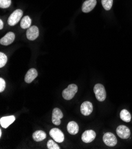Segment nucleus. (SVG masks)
I'll use <instances>...</instances> for the list:
<instances>
[{
  "label": "nucleus",
  "instance_id": "9",
  "mask_svg": "<svg viewBox=\"0 0 132 149\" xmlns=\"http://www.w3.org/2000/svg\"><path fill=\"white\" fill-rule=\"evenodd\" d=\"M39 35V31L37 26H33L29 27L26 32V36L30 40H34L37 39Z\"/></svg>",
  "mask_w": 132,
  "mask_h": 149
},
{
  "label": "nucleus",
  "instance_id": "2",
  "mask_svg": "<svg viewBox=\"0 0 132 149\" xmlns=\"http://www.w3.org/2000/svg\"><path fill=\"white\" fill-rule=\"evenodd\" d=\"M94 92L97 99L100 102H103L106 98V92L103 85L97 84L94 87Z\"/></svg>",
  "mask_w": 132,
  "mask_h": 149
},
{
  "label": "nucleus",
  "instance_id": "14",
  "mask_svg": "<svg viewBox=\"0 0 132 149\" xmlns=\"http://www.w3.org/2000/svg\"><path fill=\"white\" fill-rule=\"evenodd\" d=\"M15 116L13 115L4 116L0 119V124L4 128H7L15 121Z\"/></svg>",
  "mask_w": 132,
  "mask_h": 149
},
{
  "label": "nucleus",
  "instance_id": "22",
  "mask_svg": "<svg viewBox=\"0 0 132 149\" xmlns=\"http://www.w3.org/2000/svg\"><path fill=\"white\" fill-rule=\"evenodd\" d=\"M11 4V0H0V7L1 8H7Z\"/></svg>",
  "mask_w": 132,
  "mask_h": 149
},
{
  "label": "nucleus",
  "instance_id": "6",
  "mask_svg": "<svg viewBox=\"0 0 132 149\" xmlns=\"http://www.w3.org/2000/svg\"><path fill=\"white\" fill-rule=\"evenodd\" d=\"M64 116L63 113L61 110L59 108H54L52 112V121L53 124L56 125H60L61 123V119H62Z\"/></svg>",
  "mask_w": 132,
  "mask_h": 149
},
{
  "label": "nucleus",
  "instance_id": "19",
  "mask_svg": "<svg viewBox=\"0 0 132 149\" xmlns=\"http://www.w3.org/2000/svg\"><path fill=\"white\" fill-rule=\"evenodd\" d=\"M102 6L106 10H110L113 6V0H102Z\"/></svg>",
  "mask_w": 132,
  "mask_h": 149
},
{
  "label": "nucleus",
  "instance_id": "25",
  "mask_svg": "<svg viewBox=\"0 0 132 149\" xmlns=\"http://www.w3.org/2000/svg\"><path fill=\"white\" fill-rule=\"evenodd\" d=\"M2 136V131H1V130H0V137H1Z\"/></svg>",
  "mask_w": 132,
  "mask_h": 149
},
{
  "label": "nucleus",
  "instance_id": "15",
  "mask_svg": "<svg viewBox=\"0 0 132 149\" xmlns=\"http://www.w3.org/2000/svg\"><path fill=\"white\" fill-rule=\"evenodd\" d=\"M67 130L72 135H75L79 131V127L75 121H70L68 124Z\"/></svg>",
  "mask_w": 132,
  "mask_h": 149
},
{
  "label": "nucleus",
  "instance_id": "1",
  "mask_svg": "<svg viewBox=\"0 0 132 149\" xmlns=\"http://www.w3.org/2000/svg\"><path fill=\"white\" fill-rule=\"evenodd\" d=\"M78 92V86L75 84H71L62 92L63 97L67 100L72 99Z\"/></svg>",
  "mask_w": 132,
  "mask_h": 149
},
{
  "label": "nucleus",
  "instance_id": "11",
  "mask_svg": "<svg viewBox=\"0 0 132 149\" xmlns=\"http://www.w3.org/2000/svg\"><path fill=\"white\" fill-rule=\"evenodd\" d=\"M96 4V0H86L82 4V11L84 13H89L94 9Z\"/></svg>",
  "mask_w": 132,
  "mask_h": 149
},
{
  "label": "nucleus",
  "instance_id": "18",
  "mask_svg": "<svg viewBox=\"0 0 132 149\" xmlns=\"http://www.w3.org/2000/svg\"><path fill=\"white\" fill-rule=\"evenodd\" d=\"M120 118L122 120L126 123H129L131 121V115L130 113V112L126 110V109H123L121 112H120Z\"/></svg>",
  "mask_w": 132,
  "mask_h": 149
},
{
  "label": "nucleus",
  "instance_id": "10",
  "mask_svg": "<svg viewBox=\"0 0 132 149\" xmlns=\"http://www.w3.org/2000/svg\"><path fill=\"white\" fill-rule=\"evenodd\" d=\"M93 110V104L89 101H85L82 103L81 106V112L84 116L90 115Z\"/></svg>",
  "mask_w": 132,
  "mask_h": 149
},
{
  "label": "nucleus",
  "instance_id": "12",
  "mask_svg": "<svg viewBox=\"0 0 132 149\" xmlns=\"http://www.w3.org/2000/svg\"><path fill=\"white\" fill-rule=\"evenodd\" d=\"M37 70L35 68H31L27 72L24 80L27 83H30L37 77Z\"/></svg>",
  "mask_w": 132,
  "mask_h": 149
},
{
  "label": "nucleus",
  "instance_id": "8",
  "mask_svg": "<svg viewBox=\"0 0 132 149\" xmlns=\"http://www.w3.org/2000/svg\"><path fill=\"white\" fill-rule=\"evenodd\" d=\"M95 132L92 130L85 131L82 135V140L85 143H90L95 139Z\"/></svg>",
  "mask_w": 132,
  "mask_h": 149
},
{
  "label": "nucleus",
  "instance_id": "20",
  "mask_svg": "<svg viewBox=\"0 0 132 149\" xmlns=\"http://www.w3.org/2000/svg\"><path fill=\"white\" fill-rule=\"evenodd\" d=\"M7 62V56L3 52L0 53V67H3Z\"/></svg>",
  "mask_w": 132,
  "mask_h": 149
},
{
  "label": "nucleus",
  "instance_id": "3",
  "mask_svg": "<svg viewBox=\"0 0 132 149\" xmlns=\"http://www.w3.org/2000/svg\"><path fill=\"white\" fill-rule=\"evenodd\" d=\"M23 12L20 9H17L14 11L9 17L8 19V24L11 26L16 25L21 19L23 16Z\"/></svg>",
  "mask_w": 132,
  "mask_h": 149
},
{
  "label": "nucleus",
  "instance_id": "13",
  "mask_svg": "<svg viewBox=\"0 0 132 149\" xmlns=\"http://www.w3.org/2000/svg\"><path fill=\"white\" fill-rule=\"evenodd\" d=\"M14 39H15V35H14V33L13 32H8L1 39L0 43L3 45L7 46L13 42Z\"/></svg>",
  "mask_w": 132,
  "mask_h": 149
},
{
  "label": "nucleus",
  "instance_id": "5",
  "mask_svg": "<svg viewBox=\"0 0 132 149\" xmlns=\"http://www.w3.org/2000/svg\"><path fill=\"white\" fill-rule=\"evenodd\" d=\"M104 143L109 147H114L117 143V140L115 136L111 132H107L103 136Z\"/></svg>",
  "mask_w": 132,
  "mask_h": 149
},
{
  "label": "nucleus",
  "instance_id": "17",
  "mask_svg": "<svg viewBox=\"0 0 132 149\" xmlns=\"http://www.w3.org/2000/svg\"><path fill=\"white\" fill-rule=\"evenodd\" d=\"M32 23V20L30 18V17L26 16H24L23 19L21 20L20 23V26L22 29H28L30 27Z\"/></svg>",
  "mask_w": 132,
  "mask_h": 149
},
{
  "label": "nucleus",
  "instance_id": "16",
  "mask_svg": "<svg viewBox=\"0 0 132 149\" xmlns=\"http://www.w3.org/2000/svg\"><path fill=\"white\" fill-rule=\"evenodd\" d=\"M46 138V134L41 130L36 131L33 134V139L35 141L37 142L45 140Z\"/></svg>",
  "mask_w": 132,
  "mask_h": 149
},
{
  "label": "nucleus",
  "instance_id": "24",
  "mask_svg": "<svg viewBox=\"0 0 132 149\" xmlns=\"http://www.w3.org/2000/svg\"><path fill=\"white\" fill-rule=\"evenodd\" d=\"M3 27H4V23L2 21V20H0V29H1V30L3 29Z\"/></svg>",
  "mask_w": 132,
  "mask_h": 149
},
{
  "label": "nucleus",
  "instance_id": "4",
  "mask_svg": "<svg viewBox=\"0 0 132 149\" xmlns=\"http://www.w3.org/2000/svg\"><path fill=\"white\" fill-rule=\"evenodd\" d=\"M50 137L57 143H62L64 141V133L58 128H52L49 132Z\"/></svg>",
  "mask_w": 132,
  "mask_h": 149
},
{
  "label": "nucleus",
  "instance_id": "21",
  "mask_svg": "<svg viewBox=\"0 0 132 149\" xmlns=\"http://www.w3.org/2000/svg\"><path fill=\"white\" fill-rule=\"evenodd\" d=\"M47 147L49 149H60L61 148L55 142H54L52 140H50L48 141L47 143Z\"/></svg>",
  "mask_w": 132,
  "mask_h": 149
},
{
  "label": "nucleus",
  "instance_id": "7",
  "mask_svg": "<svg viewBox=\"0 0 132 149\" xmlns=\"http://www.w3.org/2000/svg\"><path fill=\"white\" fill-rule=\"evenodd\" d=\"M117 135L122 139H127L130 136V131L128 127L125 125H120L116 130Z\"/></svg>",
  "mask_w": 132,
  "mask_h": 149
},
{
  "label": "nucleus",
  "instance_id": "23",
  "mask_svg": "<svg viewBox=\"0 0 132 149\" xmlns=\"http://www.w3.org/2000/svg\"><path fill=\"white\" fill-rule=\"evenodd\" d=\"M6 88V81L5 80L1 78L0 79V92L2 93Z\"/></svg>",
  "mask_w": 132,
  "mask_h": 149
}]
</instances>
